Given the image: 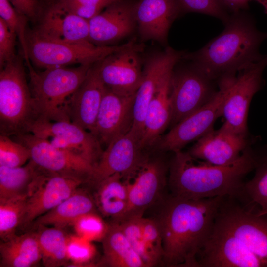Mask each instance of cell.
<instances>
[{"label": "cell", "instance_id": "d590c367", "mask_svg": "<svg viewBox=\"0 0 267 267\" xmlns=\"http://www.w3.org/2000/svg\"><path fill=\"white\" fill-rule=\"evenodd\" d=\"M0 18L16 34L26 63L30 62L26 44V25L28 19L18 12L8 0H0Z\"/></svg>", "mask_w": 267, "mask_h": 267}, {"label": "cell", "instance_id": "d4e9b609", "mask_svg": "<svg viewBox=\"0 0 267 267\" xmlns=\"http://www.w3.org/2000/svg\"><path fill=\"white\" fill-rule=\"evenodd\" d=\"M172 72L165 78L148 105L140 139L142 148L155 142L171 122L170 90Z\"/></svg>", "mask_w": 267, "mask_h": 267}, {"label": "cell", "instance_id": "52a82bcc", "mask_svg": "<svg viewBox=\"0 0 267 267\" xmlns=\"http://www.w3.org/2000/svg\"><path fill=\"white\" fill-rule=\"evenodd\" d=\"M234 75L226 76L219 79V89L211 99L174 125L160 140L159 148L174 153L181 151L187 144L197 141L213 129L216 120L222 116L224 101Z\"/></svg>", "mask_w": 267, "mask_h": 267}, {"label": "cell", "instance_id": "8fae6325", "mask_svg": "<svg viewBox=\"0 0 267 267\" xmlns=\"http://www.w3.org/2000/svg\"><path fill=\"white\" fill-rule=\"evenodd\" d=\"M143 50L142 45L130 41L99 62V75L107 88L121 96L136 94L143 77Z\"/></svg>", "mask_w": 267, "mask_h": 267}, {"label": "cell", "instance_id": "277c9868", "mask_svg": "<svg viewBox=\"0 0 267 267\" xmlns=\"http://www.w3.org/2000/svg\"><path fill=\"white\" fill-rule=\"evenodd\" d=\"M93 65L52 67L37 71L31 62L26 63L37 120L70 122L71 99Z\"/></svg>", "mask_w": 267, "mask_h": 267}, {"label": "cell", "instance_id": "ba28073f", "mask_svg": "<svg viewBox=\"0 0 267 267\" xmlns=\"http://www.w3.org/2000/svg\"><path fill=\"white\" fill-rule=\"evenodd\" d=\"M190 62L172 72L170 100L174 126L205 105L217 91L215 81Z\"/></svg>", "mask_w": 267, "mask_h": 267}, {"label": "cell", "instance_id": "cb8c5ba5", "mask_svg": "<svg viewBox=\"0 0 267 267\" xmlns=\"http://www.w3.org/2000/svg\"><path fill=\"white\" fill-rule=\"evenodd\" d=\"M181 12L178 0L136 1L135 15L141 38L165 43L172 23Z\"/></svg>", "mask_w": 267, "mask_h": 267}, {"label": "cell", "instance_id": "e575fe53", "mask_svg": "<svg viewBox=\"0 0 267 267\" xmlns=\"http://www.w3.org/2000/svg\"><path fill=\"white\" fill-rule=\"evenodd\" d=\"M31 159L29 149L10 136L0 135V165L9 167L23 166Z\"/></svg>", "mask_w": 267, "mask_h": 267}, {"label": "cell", "instance_id": "9a60e30c", "mask_svg": "<svg viewBox=\"0 0 267 267\" xmlns=\"http://www.w3.org/2000/svg\"><path fill=\"white\" fill-rule=\"evenodd\" d=\"M184 53L170 47L148 57L144 62L141 83L136 93L131 130L141 139L148 105L163 81L182 59Z\"/></svg>", "mask_w": 267, "mask_h": 267}, {"label": "cell", "instance_id": "ac0fdd59", "mask_svg": "<svg viewBox=\"0 0 267 267\" xmlns=\"http://www.w3.org/2000/svg\"><path fill=\"white\" fill-rule=\"evenodd\" d=\"M33 32L38 37L72 44L95 45L89 39V20L72 12L61 1L48 5Z\"/></svg>", "mask_w": 267, "mask_h": 267}, {"label": "cell", "instance_id": "7bdbcfd3", "mask_svg": "<svg viewBox=\"0 0 267 267\" xmlns=\"http://www.w3.org/2000/svg\"><path fill=\"white\" fill-rule=\"evenodd\" d=\"M20 14L35 20L39 11L38 0H8Z\"/></svg>", "mask_w": 267, "mask_h": 267}, {"label": "cell", "instance_id": "6da1fadb", "mask_svg": "<svg viewBox=\"0 0 267 267\" xmlns=\"http://www.w3.org/2000/svg\"><path fill=\"white\" fill-rule=\"evenodd\" d=\"M226 197L199 199L171 195L157 219L162 239V261L169 267H198V258L213 230Z\"/></svg>", "mask_w": 267, "mask_h": 267}, {"label": "cell", "instance_id": "d6a6232c", "mask_svg": "<svg viewBox=\"0 0 267 267\" xmlns=\"http://www.w3.org/2000/svg\"><path fill=\"white\" fill-rule=\"evenodd\" d=\"M28 197L0 201V236L3 241L15 235L20 225Z\"/></svg>", "mask_w": 267, "mask_h": 267}, {"label": "cell", "instance_id": "4fadbf2b", "mask_svg": "<svg viewBox=\"0 0 267 267\" xmlns=\"http://www.w3.org/2000/svg\"><path fill=\"white\" fill-rule=\"evenodd\" d=\"M48 140L54 146L78 154L95 166L103 150L91 133L70 121L37 120L29 132Z\"/></svg>", "mask_w": 267, "mask_h": 267}, {"label": "cell", "instance_id": "44dd1931", "mask_svg": "<svg viewBox=\"0 0 267 267\" xmlns=\"http://www.w3.org/2000/svg\"><path fill=\"white\" fill-rule=\"evenodd\" d=\"M248 146L247 135L237 134L223 124L198 139L188 153L195 159L223 165L236 160Z\"/></svg>", "mask_w": 267, "mask_h": 267}, {"label": "cell", "instance_id": "5b68a950", "mask_svg": "<svg viewBox=\"0 0 267 267\" xmlns=\"http://www.w3.org/2000/svg\"><path fill=\"white\" fill-rule=\"evenodd\" d=\"M37 119L24 64L17 56L0 68V134L29 133Z\"/></svg>", "mask_w": 267, "mask_h": 267}, {"label": "cell", "instance_id": "7a4b0ae2", "mask_svg": "<svg viewBox=\"0 0 267 267\" xmlns=\"http://www.w3.org/2000/svg\"><path fill=\"white\" fill-rule=\"evenodd\" d=\"M174 153L170 167L169 186L172 195L186 199L239 198L245 177L267 162V153L256 151L249 146L236 160L223 165L198 161L188 152Z\"/></svg>", "mask_w": 267, "mask_h": 267}, {"label": "cell", "instance_id": "30bf717a", "mask_svg": "<svg viewBox=\"0 0 267 267\" xmlns=\"http://www.w3.org/2000/svg\"><path fill=\"white\" fill-rule=\"evenodd\" d=\"M216 220L267 267V215H258L226 197Z\"/></svg>", "mask_w": 267, "mask_h": 267}, {"label": "cell", "instance_id": "5bb4252c", "mask_svg": "<svg viewBox=\"0 0 267 267\" xmlns=\"http://www.w3.org/2000/svg\"><path fill=\"white\" fill-rule=\"evenodd\" d=\"M140 138L131 130L106 146L94 166L89 182L96 185L115 174L130 179L148 159L142 153Z\"/></svg>", "mask_w": 267, "mask_h": 267}, {"label": "cell", "instance_id": "2e32d148", "mask_svg": "<svg viewBox=\"0 0 267 267\" xmlns=\"http://www.w3.org/2000/svg\"><path fill=\"white\" fill-rule=\"evenodd\" d=\"M198 267H265V266L216 220L212 233L198 256Z\"/></svg>", "mask_w": 267, "mask_h": 267}, {"label": "cell", "instance_id": "8d00e7d4", "mask_svg": "<svg viewBox=\"0 0 267 267\" xmlns=\"http://www.w3.org/2000/svg\"><path fill=\"white\" fill-rule=\"evenodd\" d=\"M141 222L146 250L152 267L157 265L163 259L161 233L156 219L142 217Z\"/></svg>", "mask_w": 267, "mask_h": 267}, {"label": "cell", "instance_id": "f6af8a7d", "mask_svg": "<svg viewBox=\"0 0 267 267\" xmlns=\"http://www.w3.org/2000/svg\"><path fill=\"white\" fill-rule=\"evenodd\" d=\"M246 0L248 2L252 1V0H255L259 2L260 4H261L263 6L266 12L267 13V0Z\"/></svg>", "mask_w": 267, "mask_h": 267}, {"label": "cell", "instance_id": "836d02e7", "mask_svg": "<svg viewBox=\"0 0 267 267\" xmlns=\"http://www.w3.org/2000/svg\"><path fill=\"white\" fill-rule=\"evenodd\" d=\"M71 225L76 235L91 242L102 241L109 227L94 212L81 216Z\"/></svg>", "mask_w": 267, "mask_h": 267}, {"label": "cell", "instance_id": "bcb514c9", "mask_svg": "<svg viewBox=\"0 0 267 267\" xmlns=\"http://www.w3.org/2000/svg\"><path fill=\"white\" fill-rule=\"evenodd\" d=\"M42 0L45 2L49 5L51 4H53L56 2L58 1L59 0Z\"/></svg>", "mask_w": 267, "mask_h": 267}, {"label": "cell", "instance_id": "ee69618b", "mask_svg": "<svg viewBox=\"0 0 267 267\" xmlns=\"http://www.w3.org/2000/svg\"><path fill=\"white\" fill-rule=\"evenodd\" d=\"M223 7L231 13L242 12L248 8L246 0H220Z\"/></svg>", "mask_w": 267, "mask_h": 267}, {"label": "cell", "instance_id": "4316f807", "mask_svg": "<svg viewBox=\"0 0 267 267\" xmlns=\"http://www.w3.org/2000/svg\"><path fill=\"white\" fill-rule=\"evenodd\" d=\"M103 262L112 267H146L147 265L134 250L122 231L118 222L109 225L102 240Z\"/></svg>", "mask_w": 267, "mask_h": 267}, {"label": "cell", "instance_id": "e0dca14e", "mask_svg": "<svg viewBox=\"0 0 267 267\" xmlns=\"http://www.w3.org/2000/svg\"><path fill=\"white\" fill-rule=\"evenodd\" d=\"M84 182L81 179L39 167L35 185L27 198L20 225H29L37 218L57 206L74 193Z\"/></svg>", "mask_w": 267, "mask_h": 267}, {"label": "cell", "instance_id": "7c38bea8", "mask_svg": "<svg viewBox=\"0 0 267 267\" xmlns=\"http://www.w3.org/2000/svg\"><path fill=\"white\" fill-rule=\"evenodd\" d=\"M26 146L31 159L45 170L89 182L94 166L89 161L72 152L57 148L47 139L31 133L10 136Z\"/></svg>", "mask_w": 267, "mask_h": 267}, {"label": "cell", "instance_id": "4dcf8cb0", "mask_svg": "<svg viewBox=\"0 0 267 267\" xmlns=\"http://www.w3.org/2000/svg\"><path fill=\"white\" fill-rule=\"evenodd\" d=\"M35 233L40 247L42 261L47 267L66 265L67 236L62 229L47 226H38Z\"/></svg>", "mask_w": 267, "mask_h": 267}, {"label": "cell", "instance_id": "484cf974", "mask_svg": "<svg viewBox=\"0 0 267 267\" xmlns=\"http://www.w3.org/2000/svg\"><path fill=\"white\" fill-rule=\"evenodd\" d=\"M95 203L86 192L77 189L57 206L37 218L34 225L47 226L62 229L81 216L94 212Z\"/></svg>", "mask_w": 267, "mask_h": 267}, {"label": "cell", "instance_id": "f35d334b", "mask_svg": "<svg viewBox=\"0 0 267 267\" xmlns=\"http://www.w3.org/2000/svg\"><path fill=\"white\" fill-rule=\"evenodd\" d=\"M96 250L92 242L77 235L67 236V255L72 265H86L96 255Z\"/></svg>", "mask_w": 267, "mask_h": 267}, {"label": "cell", "instance_id": "8992f818", "mask_svg": "<svg viewBox=\"0 0 267 267\" xmlns=\"http://www.w3.org/2000/svg\"><path fill=\"white\" fill-rule=\"evenodd\" d=\"M26 44L30 62L44 69L72 64L93 65L123 48L120 45H83L41 38L32 31L26 33Z\"/></svg>", "mask_w": 267, "mask_h": 267}, {"label": "cell", "instance_id": "7402d4cb", "mask_svg": "<svg viewBox=\"0 0 267 267\" xmlns=\"http://www.w3.org/2000/svg\"><path fill=\"white\" fill-rule=\"evenodd\" d=\"M135 95L121 96L106 88L95 125V135L101 144L107 146L131 130Z\"/></svg>", "mask_w": 267, "mask_h": 267}, {"label": "cell", "instance_id": "603a6c76", "mask_svg": "<svg viewBox=\"0 0 267 267\" xmlns=\"http://www.w3.org/2000/svg\"><path fill=\"white\" fill-rule=\"evenodd\" d=\"M99 62L91 66L74 93L69 110L70 122L94 135L96 119L106 88L99 75Z\"/></svg>", "mask_w": 267, "mask_h": 267}, {"label": "cell", "instance_id": "f546056e", "mask_svg": "<svg viewBox=\"0 0 267 267\" xmlns=\"http://www.w3.org/2000/svg\"><path fill=\"white\" fill-rule=\"evenodd\" d=\"M38 170L31 159L20 167L0 165V201L29 197L34 190Z\"/></svg>", "mask_w": 267, "mask_h": 267}, {"label": "cell", "instance_id": "74e56055", "mask_svg": "<svg viewBox=\"0 0 267 267\" xmlns=\"http://www.w3.org/2000/svg\"><path fill=\"white\" fill-rule=\"evenodd\" d=\"M142 217L132 218L117 222L119 223L124 234L147 267H151L144 238L141 222Z\"/></svg>", "mask_w": 267, "mask_h": 267}, {"label": "cell", "instance_id": "3957f363", "mask_svg": "<svg viewBox=\"0 0 267 267\" xmlns=\"http://www.w3.org/2000/svg\"><path fill=\"white\" fill-rule=\"evenodd\" d=\"M224 29L204 46L182 59L193 63L210 79L218 81L235 75L248 64L261 59L259 47L267 33L258 30L253 19L244 11L232 13Z\"/></svg>", "mask_w": 267, "mask_h": 267}, {"label": "cell", "instance_id": "1f68e13d", "mask_svg": "<svg viewBox=\"0 0 267 267\" xmlns=\"http://www.w3.org/2000/svg\"><path fill=\"white\" fill-rule=\"evenodd\" d=\"M255 171L253 178L244 183L240 198H245L246 206L258 215H267V162Z\"/></svg>", "mask_w": 267, "mask_h": 267}, {"label": "cell", "instance_id": "f1b7e54d", "mask_svg": "<svg viewBox=\"0 0 267 267\" xmlns=\"http://www.w3.org/2000/svg\"><path fill=\"white\" fill-rule=\"evenodd\" d=\"M0 267H31L42 260L35 233L14 235L0 245Z\"/></svg>", "mask_w": 267, "mask_h": 267}, {"label": "cell", "instance_id": "b9f144b4", "mask_svg": "<svg viewBox=\"0 0 267 267\" xmlns=\"http://www.w3.org/2000/svg\"><path fill=\"white\" fill-rule=\"evenodd\" d=\"M17 35L0 18V68L14 59Z\"/></svg>", "mask_w": 267, "mask_h": 267}, {"label": "cell", "instance_id": "9c48e42d", "mask_svg": "<svg viewBox=\"0 0 267 267\" xmlns=\"http://www.w3.org/2000/svg\"><path fill=\"white\" fill-rule=\"evenodd\" d=\"M267 66V55L239 71L232 80L224 101L223 123L235 133L247 135V118L251 100L261 89L263 73Z\"/></svg>", "mask_w": 267, "mask_h": 267}, {"label": "cell", "instance_id": "60d3db41", "mask_svg": "<svg viewBox=\"0 0 267 267\" xmlns=\"http://www.w3.org/2000/svg\"><path fill=\"white\" fill-rule=\"evenodd\" d=\"M119 0H59V1L76 15L89 20L99 14L109 5Z\"/></svg>", "mask_w": 267, "mask_h": 267}, {"label": "cell", "instance_id": "ffe728a7", "mask_svg": "<svg viewBox=\"0 0 267 267\" xmlns=\"http://www.w3.org/2000/svg\"><path fill=\"white\" fill-rule=\"evenodd\" d=\"M136 2L120 0L89 20L90 42L107 46L132 34L137 26Z\"/></svg>", "mask_w": 267, "mask_h": 267}, {"label": "cell", "instance_id": "d6986e66", "mask_svg": "<svg viewBox=\"0 0 267 267\" xmlns=\"http://www.w3.org/2000/svg\"><path fill=\"white\" fill-rule=\"evenodd\" d=\"M166 167L158 159H148L132 178L125 180L128 188V203L122 218L118 222L142 217L145 211L155 202L165 186Z\"/></svg>", "mask_w": 267, "mask_h": 267}, {"label": "cell", "instance_id": "83f0119b", "mask_svg": "<svg viewBox=\"0 0 267 267\" xmlns=\"http://www.w3.org/2000/svg\"><path fill=\"white\" fill-rule=\"evenodd\" d=\"M97 186L95 203L102 214L119 222L127 207V182L119 174H113L103 179Z\"/></svg>", "mask_w": 267, "mask_h": 267}, {"label": "cell", "instance_id": "ab89813d", "mask_svg": "<svg viewBox=\"0 0 267 267\" xmlns=\"http://www.w3.org/2000/svg\"><path fill=\"white\" fill-rule=\"evenodd\" d=\"M180 10L183 12H197L210 15L224 23L228 15L220 0H178Z\"/></svg>", "mask_w": 267, "mask_h": 267}]
</instances>
